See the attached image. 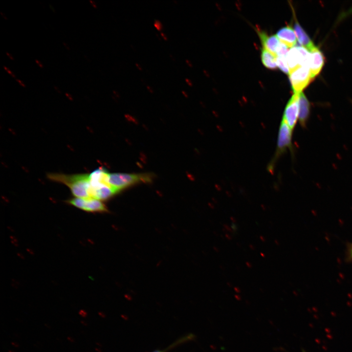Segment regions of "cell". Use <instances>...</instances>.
I'll return each mask as SVG.
<instances>
[{
  "label": "cell",
  "mask_w": 352,
  "mask_h": 352,
  "mask_svg": "<svg viewBox=\"0 0 352 352\" xmlns=\"http://www.w3.org/2000/svg\"><path fill=\"white\" fill-rule=\"evenodd\" d=\"M47 177L51 181L67 186L75 198H89L90 184L88 174L68 175L51 173L47 174Z\"/></svg>",
  "instance_id": "1"
},
{
  "label": "cell",
  "mask_w": 352,
  "mask_h": 352,
  "mask_svg": "<svg viewBox=\"0 0 352 352\" xmlns=\"http://www.w3.org/2000/svg\"><path fill=\"white\" fill-rule=\"evenodd\" d=\"M154 176L152 173H109V184L119 192L123 189L140 183H150Z\"/></svg>",
  "instance_id": "2"
},
{
  "label": "cell",
  "mask_w": 352,
  "mask_h": 352,
  "mask_svg": "<svg viewBox=\"0 0 352 352\" xmlns=\"http://www.w3.org/2000/svg\"><path fill=\"white\" fill-rule=\"evenodd\" d=\"M293 132L287 124L282 120L278 131L276 150L269 167L270 170L273 169L275 161L287 150H290L293 153Z\"/></svg>",
  "instance_id": "3"
},
{
  "label": "cell",
  "mask_w": 352,
  "mask_h": 352,
  "mask_svg": "<svg viewBox=\"0 0 352 352\" xmlns=\"http://www.w3.org/2000/svg\"><path fill=\"white\" fill-rule=\"evenodd\" d=\"M289 78L294 93L300 94L312 80L309 66H301L289 73Z\"/></svg>",
  "instance_id": "4"
},
{
  "label": "cell",
  "mask_w": 352,
  "mask_h": 352,
  "mask_svg": "<svg viewBox=\"0 0 352 352\" xmlns=\"http://www.w3.org/2000/svg\"><path fill=\"white\" fill-rule=\"evenodd\" d=\"M66 203L88 212H105L106 205L100 200L93 198H74L66 201Z\"/></svg>",
  "instance_id": "5"
},
{
  "label": "cell",
  "mask_w": 352,
  "mask_h": 352,
  "mask_svg": "<svg viewBox=\"0 0 352 352\" xmlns=\"http://www.w3.org/2000/svg\"><path fill=\"white\" fill-rule=\"evenodd\" d=\"M300 94L294 93L287 103L283 115L285 121L293 131L299 118Z\"/></svg>",
  "instance_id": "6"
},
{
  "label": "cell",
  "mask_w": 352,
  "mask_h": 352,
  "mask_svg": "<svg viewBox=\"0 0 352 352\" xmlns=\"http://www.w3.org/2000/svg\"><path fill=\"white\" fill-rule=\"evenodd\" d=\"M308 66L312 78L321 71L325 64V57L322 51L316 46L310 52Z\"/></svg>",
  "instance_id": "7"
},
{
  "label": "cell",
  "mask_w": 352,
  "mask_h": 352,
  "mask_svg": "<svg viewBox=\"0 0 352 352\" xmlns=\"http://www.w3.org/2000/svg\"><path fill=\"white\" fill-rule=\"evenodd\" d=\"M299 122L301 126L305 128L310 116V106L308 99L303 92L299 95Z\"/></svg>",
  "instance_id": "8"
},
{
  "label": "cell",
  "mask_w": 352,
  "mask_h": 352,
  "mask_svg": "<svg viewBox=\"0 0 352 352\" xmlns=\"http://www.w3.org/2000/svg\"><path fill=\"white\" fill-rule=\"evenodd\" d=\"M263 48L276 56L277 49L280 42L276 35H269L265 32L257 30Z\"/></svg>",
  "instance_id": "9"
},
{
  "label": "cell",
  "mask_w": 352,
  "mask_h": 352,
  "mask_svg": "<svg viewBox=\"0 0 352 352\" xmlns=\"http://www.w3.org/2000/svg\"><path fill=\"white\" fill-rule=\"evenodd\" d=\"M276 35L281 42L286 44L289 48L294 47L296 44V34L293 28L290 26L281 28L277 31Z\"/></svg>",
  "instance_id": "10"
},
{
  "label": "cell",
  "mask_w": 352,
  "mask_h": 352,
  "mask_svg": "<svg viewBox=\"0 0 352 352\" xmlns=\"http://www.w3.org/2000/svg\"><path fill=\"white\" fill-rule=\"evenodd\" d=\"M294 29L297 40L302 46L306 48L309 52L316 47L311 39L301 26L296 19H295V21Z\"/></svg>",
  "instance_id": "11"
},
{
  "label": "cell",
  "mask_w": 352,
  "mask_h": 352,
  "mask_svg": "<svg viewBox=\"0 0 352 352\" xmlns=\"http://www.w3.org/2000/svg\"><path fill=\"white\" fill-rule=\"evenodd\" d=\"M261 59L263 65L266 67L270 69L277 68L276 56L264 48L262 49Z\"/></svg>",
  "instance_id": "12"
},
{
  "label": "cell",
  "mask_w": 352,
  "mask_h": 352,
  "mask_svg": "<svg viewBox=\"0 0 352 352\" xmlns=\"http://www.w3.org/2000/svg\"><path fill=\"white\" fill-rule=\"evenodd\" d=\"M277 66L283 72L288 74L289 68L287 65L286 56H276Z\"/></svg>",
  "instance_id": "13"
},
{
  "label": "cell",
  "mask_w": 352,
  "mask_h": 352,
  "mask_svg": "<svg viewBox=\"0 0 352 352\" xmlns=\"http://www.w3.org/2000/svg\"><path fill=\"white\" fill-rule=\"evenodd\" d=\"M289 47L284 43L280 41L277 49L276 56H286Z\"/></svg>",
  "instance_id": "14"
},
{
  "label": "cell",
  "mask_w": 352,
  "mask_h": 352,
  "mask_svg": "<svg viewBox=\"0 0 352 352\" xmlns=\"http://www.w3.org/2000/svg\"><path fill=\"white\" fill-rule=\"evenodd\" d=\"M154 26L159 31H161L163 29V24L158 20H155L154 22Z\"/></svg>",
  "instance_id": "15"
},
{
  "label": "cell",
  "mask_w": 352,
  "mask_h": 352,
  "mask_svg": "<svg viewBox=\"0 0 352 352\" xmlns=\"http://www.w3.org/2000/svg\"><path fill=\"white\" fill-rule=\"evenodd\" d=\"M3 68H4V70H5L8 73H9L11 76H12L13 78L16 79V75H15V74L12 71V70H11L9 68H8L7 67H6V66H3Z\"/></svg>",
  "instance_id": "16"
},
{
  "label": "cell",
  "mask_w": 352,
  "mask_h": 352,
  "mask_svg": "<svg viewBox=\"0 0 352 352\" xmlns=\"http://www.w3.org/2000/svg\"><path fill=\"white\" fill-rule=\"evenodd\" d=\"M348 256L350 259H352V243L350 244L348 249Z\"/></svg>",
  "instance_id": "17"
},
{
  "label": "cell",
  "mask_w": 352,
  "mask_h": 352,
  "mask_svg": "<svg viewBox=\"0 0 352 352\" xmlns=\"http://www.w3.org/2000/svg\"><path fill=\"white\" fill-rule=\"evenodd\" d=\"M160 36H161V38H162L164 41H168V38L167 35H166L164 33H163V32H161L160 33Z\"/></svg>",
  "instance_id": "18"
},
{
  "label": "cell",
  "mask_w": 352,
  "mask_h": 352,
  "mask_svg": "<svg viewBox=\"0 0 352 352\" xmlns=\"http://www.w3.org/2000/svg\"><path fill=\"white\" fill-rule=\"evenodd\" d=\"M16 80L17 82L20 84V85H21L22 87L24 88L26 87V85L22 81L17 78H16Z\"/></svg>",
  "instance_id": "19"
},
{
  "label": "cell",
  "mask_w": 352,
  "mask_h": 352,
  "mask_svg": "<svg viewBox=\"0 0 352 352\" xmlns=\"http://www.w3.org/2000/svg\"><path fill=\"white\" fill-rule=\"evenodd\" d=\"M185 81L186 83L188 86H192V82H191V81H190V80L189 79L187 78H185Z\"/></svg>",
  "instance_id": "20"
},
{
  "label": "cell",
  "mask_w": 352,
  "mask_h": 352,
  "mask_svg": "<svg viewBox=\"0 0 352 352\" xmlns=\"http://www.w3.org/2000/svg\"><path fill=\"white\" fill-rule=\"evenodd\" d=\"M35 62H36V64L38 65V66H39L40 67H41V68H43V67H44L43 65L42 64V63L40 61H39V60H35Z\"/></svg>",
  "instance_id": "21"
},
{
  "label": "cell",
  "mask_w": 352,
  "mask_h": 352,
  "mask_svg": "<svg viewBox=\"0 0 352 352\" xmlns=\"http://www.w3.org/2000/svg\"><path fill=\"white\" fill-rule=\"evenodd\" d=\"M135 66L136 67V68H137L139 70H140V71H142V69H142V67H141V66H140V65L138 63H135Z\"/></svg>",
  "instance_id": "22"
},
{
  "label": "cell",
  "mask_w": 352,
  "mask_h": 352,
  "mask_svg": "<svg viewBox=\"0 0 352 352\" xmlns=\"http://www.w3.org/2000/svg\"><path fill=\"white\" fill-rule=\"evenodd\" d=\"M6 55L8 57V58H9L10 60H14V57H13V56H12L10 53H9V52H6Z\"/></svg>",
  "instance_id": "23"
},
{
  "label": "cell",
  "mask_w": 352,
  "mask_h": 352,
  "mask_svg": "<svg viewBox=\"0 0 352 352\" xmlns=\"http://www.w3.org/2000/svg\"><path fill=\"white\" fill-rule=\"evenodd\" d=\"M89 2L91 3V5H92L94 8H97V5H96V4L95 3V2L94 1L91 0H89Z\"/></svg>",
  "instance_id": "24"
},
{
  "label": "cell",
  "mask_w": 352,
  "mask_h": 352,
  "mask_svg": "<svg viewBox=\"0 0 352 352\" xmlns=\"http://www.w3.org/2000/svg\"><path fill=\"white\" fill-rule=\"evenodd\" d=\"M146 88L148 91L151 93H153L154 90L152 88H151L150 86H147Z\"/></svg>",
  "instance_id": "25"
},
{
  "label": "cell",
  "mask_w": 352,
  "mask_h": 352,
  "mask_svg": "<svg viewBox=\"0 0 352 352\" xmlns=\"http://www.w3.org/2000/svg\"><path fill=\"white\" fill-rule=\"evenodd\" d=\"M181 93L183 94V95H184L185 97H187L188 94L186 93V92L185 90H182L181 91Z\"/></svg>",
  "instance_id": "26"
},
{
  "label": "cell",
  "mask_w": 352,
  "mask_h": 352,
  "mask_svg": "<svg viewBox=\"0 0 352 352\" xmlns=\"http://www.w3.org/2000/svg\"><path fill=\"white\" fill-rule=\"evenodd\" d=\"M185 62H186V63L188 65V66H192V65H191V62H190L188 59H186V60H185Z\"/></svg>",
  "instance_id": "27"
},
{
  "label": "cell",
  "mask_w": 352,
  "mask_h": 352,
  "mask_svg": "<svg viewBox=\"0 0 352 352\" xmlns=\"http://www.w3.org/2000/svg\"><path fill=\"white\" fill-rule=\"evenodd\" d=\"M0 14L5 19H7V18L5 16V15L4 14L3 15L2 12H0Z\"/></svg>",
  "instance_id": "28"
},
{
  "label": "cell",
  "mask_w": 352,
  "mask_h": 352,
  "mask_svg": "<svg viewBox=\"0 0 352 352\" xmlns=\"http://www.w3.org/2000/svg\"><path fill=\"white\" fill-rule=\"evenodd\" d=\"M64 45L66 46V47L67 48V49H69V48L68 47H69V46L67 45V44L66 43H64Z\"/></svg>",
  "instance_id": "29"
},
{
  "label": "cell",
  "mask_w": 352,
  "mask_h": 352,
  "mask_svg": "<svg viewBox=\"0 0 352 352\" xmlns=\"http://www.w3.org/2000/svg\"><path fill=\"white\" fill-rule=\"evenodd\" d=\"M153 352H164V351H161V350H156L155 351H154Z\"/></svg>",
  "instance_id": "30"
}]
</instances>
